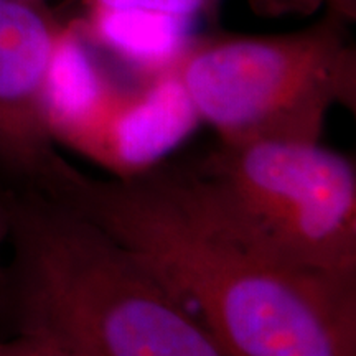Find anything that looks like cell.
Masks as SVG:
<instances>
[{
	"label": "cell",
	"mask_w": 356,
	"mask_h": 356,
	"mask_svg": "<svg viewBox=\"0 0 356 356\" xmlns=\"http://www.w3.org/2000/svg\"><path fill=\"white\" fill-rule=\"evenodd\" d=\"M61 203L139 257L222 356H356V280L287 259L234 220L195 170L81 172Z\"/></svg>",
	"instance_id": "cell-1"
},
{
	"label": "cell",
	"mask_w": 356,
	"mask_h": 356,
	"mask_svg": "<svg viewBox=\"0 0 356 356\" xmlns=\"http://www.w3.org/2000/svg\"><path fill=\"white\" fill-rule=\"evenodd\" d=\"M0 190L12 254L0 299L17 333L81 356H222L165 284L104 229L53 198Z\"/></svg>",
	"instance_id": "cell-2"
},
{
	"label": "cell",
	"mask_w": 356,
	"mask_h": 356,
	"mask_svg": "<svg viewBox=\"0 0 356 356\" xmlns=\"http://www.w3.org/2000/svg\"><path fill=\"white\" fill-rule=\"evenodd\" d=\"M348 25L325 10L297 32L195 38L172 70L220 142L320 140L333 106L356 104Z\"/></svg>",
	"instance_id": "cell-3"
},
{
	"label": "cell",
	"mask_w": 356,
	"mask_h": 356,
	"mask_svg": "<svg viewBox=\"0 0 356 356\" xmlns=\"http://www.w3.org/2000/svg\"><path fill=\"white\" fill-rule=\"evenodd\" d=\"M195 172L234 220L297 264L356 280V170L320 140L220 142Z\"/></svg>",
	"instance_id": "cell-4"
},
{
	"label": "cell",
	"mask_w": 356,
	"mask_h": 356,
	"mask_svg": "<svg viewBox=\"0 0 356 356\" xmlns=\"http://www.w3.org/2000/svg\"><path fill=\"white\" fill-rule=\"evenodd\" d=\"M44 119L55 144L131 178L157 167L200 124L173 70L124 84L65 19L44 88Z\"/></svg>",
	"instance_id": "cell-5"
},
{
	"label": "cell",
	"mask_w": 356,
	"mask_h": 356,
	"mask_svg": "<svg viewBox=\"0 0 356 356\" xmlns=\"http://www.w3.org/2000/svg\"><path fill=\"white\" fill-rule=\"evenodd\" d=\"M65 19L47 3L0 0V177L61 200L79 175L51 139L44 88Z\"/></svg>",
	"instance_id": "cell-6"
},
{
	"label": "cell",
	"mask_w": 356,
	"mask_h": 356,
	"mask_svg": "<svg viewBox=\"0 0 356 356\" xmlns=\"http://www.w3.org/2000/svg\"><path fill=\"white\" fill-rule=\"evenodd\" d=\"M63 17L96 50L118 58L142 78L173 68L193 43L197 22L140 8H91Z\"/></svg>",
	"instance_id": "cell-7"
},
{
	"label": "cell",
	"mask_w": 356,
	"mask_h": 356,
	"mask_svg": "<svg viewBox=\"0 0 356 356\" xmlns=\"http://www.w3.org/2000/svg\"><path fill=\"white\" fill-rule=\"evenodd\" d=\"M222 0H68L73 12L91 8H140L165 15L197 20L211 15ZM257 13L264 15H292V13H314L322 7V0H249Z\"/></svg>",
	"instance_id": "cell-8"
},
{
	"label": "cell",
	"mask_w": 356,
	"mask_h": 356,
	"mask_svg": "<svg viewBox=\"0 0 356 356\" xmlns=\"http://www.w3.org/2000/svg\"><path fill=\"white\" fill-rule=\"evenodd\" d=\"M0 356H81L48 338L17 333L15 338L0 341Z\"/></svg>",
	"instance_id": "cell-9"
},
{
	"label": "cell",
	"mask_w": 356,
	"mask_h": 356,
	"mask_svg": "<svg viewBox=\"0 0 356 356\" xmlns=\"http://www.w3.org/2000/svg\"><path fill=\"white\" fill-rule=\"evenodd\" d=\"M322 7L350 25L356 20V0H322Z\"/></svg>",
	"instance_id": "cell-10"
},
{
	"label": "cell",
	"mask_w": 356,
	"mask_h": 356,
	"mask_svg": "<svg viewBox=\"0 0 356 356\" xmlns=\"http://www.w3.org/2000/svg\"><path fill=\"white\" fill-rule=\"evenodd\" d=\"M8 241V211L6 197H3L2 190H0V280H2L3 274V264H2V252L3 248L7 246Z\"/></svg>",
	"instance_id": "cell-11"
},
{
	"label": "cell",
	"mask_w": 356,
	"mask_h": 356,
	"mask_svg": "<svg viewBox=\"0 0 356 356\" xmlns=\"http://www.w3.org/2000/svg\"><path fill=\"white\" fill-rule=\"evenodd\" d=\"M29 2H38V3H47L48 0H29Z\"/></svg>",
	"instance_id": "cell-12"
}]
</instances>
